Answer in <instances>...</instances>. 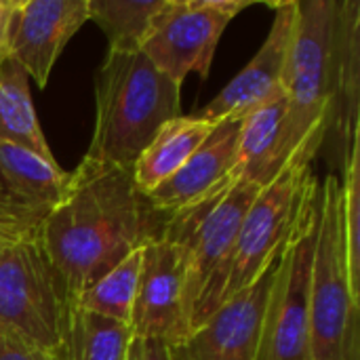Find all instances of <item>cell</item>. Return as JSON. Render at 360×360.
<instances>
[{
  "mask_svg": "<svg viewBox=\"0 0 360 360\" xmlns=\"http://www.w3.org/2000/svg\"><path fill=\"white\" fill-rule=\"evenodd\" d=\"M283 91L285 162L297 150L316 156L327 148L342 177L359 137L360 2L297 0Z\"/></svg>",
  "mask_w": 360,
  "mask_h": 360,
  "instance_id": "6da1fadb",
  "label": "cell"
},
{
  "mask_svg": "<svg viewBox=\"0 0 360 360\" xmlns=\"http://www.w3.org/2000/svg\"><path fill=\"white\" fill-rule=\"evenodd\" d=\"M167 215L150 207L133 173L82 158L40 228V243L70 302L131 251L160 236Z\"/></svg>",
  "mask_w": 360,
  "mask_h": 360,
  "instance_id": "7a4b0ae2",
  "label": "cell"
},
{
  "mask_svg": "<svg viewBox=\"0 0 360 360\" xmlns=\"http://www.w3.org/2000/svg\"><path fill=\"white\" fill-rule=\"evenodd\" d=\"M181 116V86L141 51H108L95 74V131L84 158L133 169L162 124Z\"/></svg>",
  "mask_w": 360,
  "mask_h": 360,
  "instance_id": "3957f363",
  "label": "cell"
},
{
  "mask_svg": "<svg viewBox=\"0 0 360 360\" xmlns=\"http://www.w3.org/2000/svg\"><path fill=\"white\" fill-rule=\"evenodd\" d=\"M262 190L230 173L207 194L167 215L160 234L181 247L184 312L190 333L221 306L238 228Z\"/></svg>",
  "mask_w": 360,
  "mask_h": 360,
  "instance_id": "277c9868",
  "label": "cell"
},
{
  "mask_svg": "<svg viewBox=\"0 0 360 360\" xmlns=\"http://www.w3.org/2000/svg\"><path fill=\"white\" fill-rule=\"evenodd\" d=\"M342 202V179L329 173L319 196V230L310 276L312 360H360V295L350 283Z\"/></svg>",
  "mask_w": 360,
  "mask_h": 360,
  "instance_id": "5b68a950",
  "label": "cell"
},
{
  "mask_svg": "<svg viewBox=\"0 0 360 360\" xmlns=\"http://www.w3.org/2000/svg\"><path fill=\"white\" fill-rule=\"evenodd\" d=\"M70 297L40 236L11 243L0 257V335L36 350H63Z\"/></svg>",
  "mask_w": 360,
  "mask_h": 360,
  "instance_id": "8992f818",
  "label": "cell"
},
{
  "mask_svg": "<svg viewBox=\"0 0 360 360\" xmlns=\"http://www.w3.org/2000/svg\"><path fill=\"white\" fill-rule=\"evenodd\" d=\"M319 230V188L308 190L278 255L255 360L310 359V276Z\"/></svg>",
  "mask_w": 360,
  "mask_h": 360,
  "instance_id": "52a82bcc",
  "label": "cell"
},
{
  "mask_svg": "<svg viewBox=\"0 0 360 360\" xmlns=\"http://www.w3.org/2000/svg\"><path fill=\"white\" fill-rule=\"evenodd\" d=\"M314 158L310 152L297 150L249 205L230 255L221 304L262 278L278 259L300 207L316 184Z\"/></svg>",
  "mask_w": 360,
  "mask_h": 360,
  "instance_id": "ba28073f",
  "label": "cell"
},
{
  "mask_svg": "<svg viewBox=\"0 0 360 360\" xmlns=\"http://www.w3.org/2000/svg\"><path fill=\"white\" fill-rule=\"evenodd\" d=\"M253 0H162L141 53L175 84L188 74L207 78L228 23Z\"/></svg>",
  "mask_w": 360,
  "mask_h": 360,
  "instance_id": "9c48e42d",
  "label": "cell"
},
{
  "mask_svg": "<svg viewBox=\"0 0 360 360\" xmlns=\"http://www.w3.org/2000/svg\"><path fill=\"white\" fill-rule=\"evenodd\" d=\"M70 173L21 146L0 141V232L11 240L40 236L61 202Z\"/></svg>",
  "mask_w": 360,
  "mask_h": 360,
  "instance_id": "30bf717a",
  "label": "cell"
},
{
  "mask_svg": "<svg viewBox=\"0 0 360 360\" xmlns=\"http://www.w3.org/2000/svg\"><path fill=\"white\" fill-rule=\"evenodd\" d=\"M131 333L135 340H158L169 346H177L190 335L184 312L181 247L162 234L141 249Z\"/></svg>",
  "mask_w": 360,
  "mask_h": 360,
  "instance_id": "8fae6325",
  "label": "cell"
},
{
  "mask_svg": "<svg viewBox=\"0 0 360 360\" xmlns=\"http://www.w3.org/2000/svg\"><path fill=\"white\" fill-rule=\"evenodd\" d=\"M276 262L262 278L226 300L181 344L171 346L173 360H255Z\"/></svg>",
  "mask_w": 360,
  "mask_h": 360,
  "instance_id": "7c38bea8",
  "label": "cell"
},
{
  "mask_svg": "<svg viewBox=\"0 0 360 360\" xmlns=\"http://www.w3.org/2000/svg\"><path fill=\"white\" fill-rule=\"evenodd\" d=\"M86 21V0H19L11 23L8 57L44 89L61 51Z\"/></svg>",
  "mask_w": 360,
  "mask_h": 360,
  "instance_id": "4fadbf2b",
  "label": "cell"
},
{
  "mask_svg": "<svg viewBox=\"0 0 360 360\" xmlns=\"http://www.w3.org/2000/svg\"><path fill=\"white\" fill-rule=\"evenodd\" d=\"M272 6L276 11L274 21L255 57L194 116L211 122L245 118L283 89V74L295 30L297 0L276 2Z\"/></svg>",
  "mask_w": 360,
  "mask_h": 360,
  "instance_id": "5bb4252c",
  "label": "cell"
},
{
  "mask_svg": "<svg viewBox=\"0 0 360 360\" xmlns=\"http://www.w3.org/2000/svg\"><path fill=\"white\" fill-rule=\"evenodd\" d=\"M240 127L243 118H226L217 122L179 171H175L152 192L143 194L150 207L169 215L221 184L232 173Z\"/></svg>",
  "mask_w": 360,
  "mask_h": 360,
  "instance_id": "9a60e30c",
  "label": "cell"
},
{
  "mask_svg": "<svg viewBox=\"0 0 360 360\" xmlns=\"http://www.w3.org/2000/svg\"><path fill=\"white\" fill-rule=\"evenodd\" d=\"M287 97L281 89L257 110L243 118L232 175L257 188H266L283 169Z\"/></svg>",
  "mask_w": 360,
  "mask_h": 360,
  "instance_id": "2e32d148",
  "label": "cell"
},
{
  "mask_svg": "<svg viewBox=\"0 0 360 360\" xmlns=\"http://www.w3.org/2000/svg\"><path fill=\"white\" fill-rule=\"evenodd\" d=\"M217 122L198 116H177L160 127L150 146L139 154L131 173L141 194L167 181L198 150Z\"/></svg>",
  "mask_w": 360,
  "mask_h": 360,
  "instance_id": "e0dca14e",
  "label": "cell"
},
{
  "mask_svg": "<svg viewBox=\"0 0 360 360\" xmlns=\"http://www.w3.org/2000/svg\"><path fill=\"white\" fill-rule=\"evenodd\" d=\"M0 141L21 146L49 162H57L40 129L27 74L11 57L0 61Z\"/></svg>",
  "mask_w": 360,
  "mask_h": 360,
  "instance_id": "ac0fdd59",
  "label": "cell"
},
{
  "mask_svg": "<svg viewBox=\"0 0 360 360\" xmlns=\"http://www.w3.org/2000/svg\"><path fill=\"white\" fill-rule=\"evenodd\" d=\"M131 344L129 325L70 306L63 340L65 360H127Z\"/></svg>",
  "mask_w": 360,
  "mask_h": 360,
  "instance_id": "d6986e66",
  "label": "cell"
},
{
  "mask_svg": "<svg viewBox=\"0 0 360 360\" xmlns=\"http://www.w3.org/2000/svg\"><path fill=\"white\" fill-rule=\"evenodd\" d=\"M141 249L143 247L131 251L110 272H105L91 287L78 293L72 306L131 327L137 283H139V272H141Z\"/></svg>",
  "mask_w": 360,
  "mask_h": 360,
  "instance_id": "ffe728a7",
  "label": "cell"
},
{
  "mask_svg": "<svg viewBox=\"0 0 360 360\" xmlns=\"http://www.w3.org/2000/svg\"><path fill=\"white\" fill-rule=\"evenodd\" d=\"M162 0H86L89 19L95 21L105 38L108 51H141L146 34Z\"/></svg>",
  "mask_w": 360,
  "mask_h": 360,
  "instance_id": "44dd1931",
  "label": "cell"
},
{
  "mask_svg": "<svg viewBox=\"0 0 360 360\" xmlns=\"http://www.w3.org/2000/svg\"><path fill=\"white\" fill-rule=\"evenodd\" d=\"M344 192V236L348 251V268L352 289L360 295V143L359 137L352 143L350 158L342 173Z\"/></svg>",
  "mask_w": 360,
  "mask_h": 360,
  "instance_id": "7402d4cb",
  "label": "cell"
},
{
  "mask_svg": "<svg viewBox=\"0 0 360 360\" xmlns=\"http://www.w3.org/2000/svg\"><path fill=\"white\" fill-rule=\"evenodd\" d=\"M0 360H65V352L63 350L59 352L36 350L6 335H0Z\"/></svg>",
  "mask_w": 360,
  "mask_h": 360,
  "instance_id": "603a6c76",
  "label": "cell"
},
{
  "mask_svg": "<svg viewBox=\"0 0 360 360\" xmlns=\"http://www.w3.org/2000/svg\"><path fill=\"white\" fill-rule=\"evenodd\" d=\"M133 360H173L171 346L158 340H135L131 344Z\"/></svg>",
  "mask_w": 360,
  "mask_h": 360,
  "instance_id": "cb8c5ba5",
  "label": "cell"
},
{
  "mask_svg": "<svg viewBox=\"0 0 360 360\" xmlns=\"http://www.w3.org/2000/svg\"><path fill=\"white\" fill-rule=\"evenodd\" d=\"M17 2L19 0H0V61L8 57V36Z\"/></svg>",
  "mask_w": 360,
  "mask_h": 360,
  "instance_id": "d4e9b609",
  "label": "cell"
},
{
  "mask_svg": "<svg viewBox=\"0 0 360 360\" xmlns=\"http://www.w3.org/2000/svg\"><path fill=\"white\" fill-rule=\"evenodd\" d=\"M8 245H11V240H8V238H6V236L0 232V257H2V253H4V249H6Z\"/></svg>",
  "mask_w": 360,
  "mask_h": 360,
  "instance_id": "484cf974",
  "label": "cell"
},
{
  "mask_svg": "<svg viewBox=\"0 0 360 360\" xmlns=\"http://www.w3.org/2000/svg\"><path fill=\"white\" fill-rule=\"evenodd\" d=\"M127 360H133V354H131V350H129V359Z\"/></svg>",
  "mask_w": 360,
  "mask_h": 360,
  "instance_id": "4316f807",
  "label": "cell"
}]
</instances>
